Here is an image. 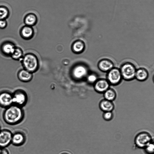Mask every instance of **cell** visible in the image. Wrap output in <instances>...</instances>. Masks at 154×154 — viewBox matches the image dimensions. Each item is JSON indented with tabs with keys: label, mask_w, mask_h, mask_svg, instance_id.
Returning a JSON list of instances; mask_svg holds the SVG:
<instances>
[{
	"label": "cell",
	"mask_w": 154,
	"mask_h": 154,
	"mask_svg": "<svg viewBox=\"0 0 154 154\" xmlns=\"http://www.w3.org/2000/svg\"><path fill=\"white\" fill-rule=\"evenodd\" d=\"M152 142L151 135L146 131H142L138 134L134 139L135 145L140 148L144 149Z\"/></svg>",
	"instance_id": "277c9868"
},
{
	"label": "cell",
	"mask_w": 154,
	"mask_h": 154,
	"mask_svg": "<svg viewBox=\"0 0 154 154\" xmlns=\"http://www.w3.org/2000/svg\"><path fill=\"white\" fill-rule=\"evenodd\" d=\"M10 11L6 6L0 5V20H7L10 15Z\"/></svg>",
	"instance_id": "44dd1931"
},
{
	"label": "cell",
	"mask_w": 154,
	"mask_h": 154,
	"mask_svg": "<svg viewBox=\"0 0 154 154\" xmlns=\"http://www.w3.org/2000/svg\"><path fill=\"white\" fill-rule=\"evenodd\" d=\"M122 79L127 81L135 79L137 68L132 63L127 61L123 63L119 68Z\"/></svg>",
	"instance_id": "7a4b0ae2"
},
{
	"label": "cell",
	"mask_w": 154,
	"mask_h": 154,
	"mask_svg": "<svg viewBox=\"0 0 154 154\" xmlns=\"http://www.w3.org/2000/svg\"><path fill=\"white\" fill-rule=\"evenodd\" d=\"M104 99L112 101L115 100L117 96L116 91L113 88H109L103 94Z\"/></svg>",
	"instance_id": "ffe728a7"
},
{
	"label": "cell",
	"mask_w": 154,
	"mask_h": 154,
	"mask_svg": "<svg viewBox=\"0 0 154 154\" xmlns=\"http://www.w3.org/2000/svg\"><path fill=\"white\" fill-rule=\"evenodd\" d=\"M85 47L84 44L81 41H77L73 44V48L75 52H79L83 51Z\"/></svg>",
	"instance_id": "603a6c76"
},
{
	"label": "cell",
	"mask_w": 154,
	"mask_h": 154,
	"mask_svg": "<svg viewBox=\"0 0 154 154\" xmlns=\"http://www.w3.org/2000/svg\"><path fill=\"white\" fill-rule=\"evenodd\" d=\"M95 91L100 94H103L110 87V85L105 78H99L93 85Z\"/></svg>",
	"instance_id": "30bf717a"
},
{
	"label": "cell",
	"mask_w": 154,
	"mask_h": 154,
	"mask_svg": "<svg viewBox=\"0 0 154 154\" xmlns=\"http://www.w3.org/2000/svg\"><path fill=\"white\" fill-rule=\"evenodd\" d=\"M12 99L13 104L22 107L26 104L28 97L25 91L19 89L12 93Z\"/></svg>",
	"instance_id": "8992f818"
},
{
	"label": "cell",
	"mask_w": 154,
	"mask_h": 154,
	"mask_svg": "<svg viewBox=\"0 0 154 154\" xmlns=\"http://www.w3.org/2000/svg\"><path fill=\"white\" fill-rule=\"evenodd\" d=\"M2 116L4 121L7 124L15 125L23 120L24 112L22 107L13 104L5 109Z\"/></svg>",
	"instance_id": "6da1fadb"
},
{
	"label": "cell",
	"mask_w": 154,
	"mask_h": 154,
	"mask_svg": "<svg viewBox=\"0 0 154 154\" xmlns=\"http://www.w3.org/2000/svg\"><path fill=\"white\" fill-rule=\"evenodd\" d=\"M23 21L25 25L32 26L36 24L37 18L35 14L29 13L25 16Z\"/></svg>",
	"instance_id": "ac0fdd59"
},
{
	"label": "cell",
	"mask_w": 154,
	"mask_h": 154,
	"mask_svg": "<svg viewBox=\"0 0 154 154\" xmlns=\"http://www.w3.org/2000/svg\"><path fill=\"white\" fill-rule=\"evenodd\" d=\"M17 76L19 80L23 82L29 81L32 77V73L23 68L18 70Z\"/></svg>",
	"instance_id": "2e32d148"
},
{
	"label": "cell",
	"mask_w": 154,
	"mask_h": 154,
	"mask_svg": "<svg viewBox=\"0 0 154 154\" xmlns=\"http://www.w3.org/2000/svg\"><path fill=\"white\" fill-rule=\"evenodd\" d=\"M154 146L152 142L148 145L144 149L148 154H153Z\"/></svg>",
	"instance_id": "d4e9b609"
},
{
	"label": "cell",
	"mask_w": 154,
	"mask_h": 154,
	"mask_svg": "<svg viewBox=\"0 0 154 154\" xmlns=\"http://www.w3.org/2000/svg\"><path fill=\"white\" fill-rule=\"evenodd\" d=\"M8 26V22L6 20H0V29H5Z\"/></svg>",
	"instance_id": "484cf974"
},
{
	"label": "cell",
	"mask_w": 154,
	"mask_h": 154,
	"mask_svg": "<svg viewBox=\"0 0 154 154\" xmlns=\"http://www.w3.org/2000/svg\"><path fill=\"white\" fill-rule=\"evenodd\" d=\"M19 34L23 39L27 40L31 38L33 34V30L31 26L25 25L20 29Z\"/></svg>",
	"instance_id": "5bb4252c"
},
{
	"label": "cell",
	"mask_w": 154,
	"mask_h": 154,
	"mask_svg": "<svg viewBox=\"0 0 154 154\" xmlns=\"http://www.w3.org/2000/svg\"><path fill=\"white\" fill-rule=\"evenodd\" d=\"M16 46L15 44L11 41H5L0 45V52L4 56L10 57Z\"/></svg>",
	"instance_id": "9c48e42d"
},
{
	"label": "cell",
	"mask_w": 154,
	"mask_h": 154,
	"mask_svg": "<svg viewBox=\"0 0 154 154\" xmlns=\"http://www.w3.org/2000/svg\"><path fill=\"white\" fill-rule=\"evenodd\" d=\"M103 119L106 121L111 120L113 117V114L112 111L104 112L102 115Z\"/></svg>",
	"instance_id": "cb8c5ba5"
},
{
	"label": "cell",
	"mask_w": 154,
	"mask_h": 154,
	"mask_svg": "<svg viewBox=\"0 0 154 154\" xmlns=\"http://www.w3.org/2000/svg\"><path fill=\"white\" fill-rule=\"evenodd\" d=\"M26 136L20 131H17L13 134L11 143L16 146H20L23 145L26 141Z\"/></svg>",
	"instance_id": "4fadbf2b"
},
{
	"label": "cell",
	"mask_w": 154,
	"mask_h": 154,
	"mask_svg": "<svg viewBox=\"0 0 154 154\" xmlns=\"http://www.w3.org/2000/svg\"><path fill=\"white\" fill-rule=\"evenodd\" d=\"M99 107L101 110L104 112L112 111L114 109L115 106L112 101L104 99L100 101Z\"/></svg>",
	"instance_id": "e0dca14e"
},
{
	"label": "cell",
	"mask_w": 154,
	"mask_h": 154,
	"mask_svg": "<svg viewBox=\"0 0 154 154\" xmlns=\"http://www.w3.org/2000/svg\"><path fill=\"white\" fill-rule=\"evenodd\" d=\"M87 82L93 85L99 78L97 74L94 72L89 73L86 77Z\"/></svg>",
	"instance_id": "7402d4cb"
},
{
	"label": "cell",
	"mask_w": 154,
	"mask_h": 154,
	"mask_svg": "<svg viewBox=\"0 0 154 154\" xmlns=\"http://www.w3.org/2000/svg\"><path fill=\"white\" fill-rule=\"evenodd\" d=\"M23 56V51L21 48L16 46L10 57L13 60L20 61Z\"/></svg>",
	"instance_id": "d6986e66"
},
{
	"label": "cell",
	"mask_w": 154,
	"mask_h": 154,
	"mask_svg": "<svg viewBox=\"0 0 154 154\" xmlns=\"http://www.w3.org/2000/svg\"><path fill=\"white\" fill-rule=\"evenodd\" d=\"M1 130V125H0V130Z\"/></svg>",
	"instance_id": "f1b7e54d"
},
{
	"label": "cell",
	"mask_w": 154,
	"mask_h": 154,
	"mask_svg": "<svg viewBox=\"0 0 154 154\" xmlns=\"http://www.w3.org/2000/svg\"><path fill=\"white\" fill-rule=\"evenodd\" d=\"M106 79L112 86L118 85L123 79L119 69L115 66L106 72Z\"/></svg>",
	"instance_id": "5b68a950"
},
{
	"label": "cell",
	"mask_w": 154,
	"mask_h": 154,
	"mask_svg": "<svg viewBox=\"0 0 154 154\" xmlns=\"http://www.w3.org/2000/svg\"><path fill=\"white\" fill-rule=\"evenodd\" d=\"M23 68L32 73L38 66V61L35 56L32 54L27 53L23 55L20 61Z\"/></svg>",
	"instance_id": "3957f363"
},
{
	"label": "cell",
	"mask_w": 154,
	"mask_h": 154,
	"mask_svg": "<svg viewBox=\"0 0 154 154\" xmlns=\"http://www.w3.org/2000/svg\"><path fill=\"white\" fill-rule=\"evenodd\" d=\"M13 133L8 129H1L0 131V147L6 148L11 143Z\"/></svg>",
	"instance_id": "ba28073f"
},
{
	"label": "cell",
	"mask_w": 154,
	"mask_h": 154,
	"mask_svg": "<svg viewBox=\"0 0 154 154\" xmlns=\"http://www.w3.org/2000/svg\"><path fill=\"white\" fill-rule=\"evenodd\" d=\"M98 69L104 72H107L114 66L113 62L110 59L104 58L100 60L98 62Z\"/></svg>",
	"instance_id": "8fae6325"
},
{
	"label": "cell",
	"mask_w": 154,
	"mask_h": 154,
	"mask_svg": "<svg viewBox=\"0 0 154 154\" xmlns=\"http://www.w3.org/2000/svg\"><path fill=\"white\" fill-rule=\"evenodd\" d=\"M0 154H9V152L6 148L0 147Z\"/></svg>",
	"instance_id": "4316f807"
},
{
	"label": "cell",
	"mask_w": 154,
	"mask_h": 154,
	"mask_svg": "<svg viewBox=\"0 0 154 154\" xmlns=\"http://www.w3.org/2000/svg\"><path fill=\"white\" fill-rule=\"evenodd\" d=\"M60 154H70L69 153L67 152H64L63 153H62Z\"/></svg>",
	"instance_id": "83f0119b"
},
{
	"label": "cell",
	"mask_w": 154,
	"mask_h": 154,
	"mask_svg": "<svg viewBox=\"0 0 154 154\" xmlns=\"http://www.w3.org/2000/svg\"><path fill=\"white\" fill-rule=\"evenodd\" d=\"M89 73L88 68L86 66L82 65L75 66L72 71L73 76L78 79L86 78Z\"/></svg>",
	"instance_id": "7c38bea8"
},
{
	"label": "cell",
	"mask_w": 154,
	"mask_h": 154,
	"mask_svg": "<svg viewBox=\"0 0 154 154\" xmlns=\"http://www.w3.org/2000/svg\"><path fill=\"white\" fill-rule=\"evenodd\" d=\"M149 73L147 70L144 67H140L137 69L135 79L140 82H144L148 78Z\"/></svg>",
	"instance_id": "9a60e30c"
},
{
	"label": "cell",
	"mask_w": 154,
	"mask_h": 154,
	"mask_svg": "<svg viewBox=\"0 0 154 154\" xmlns=\"http://www.w3.org/2000/svg\"><path fill=\"white\" fill-rule=\"evenodd\" d=\"M13 104L12 93L6 90L0 91V107L5 109Z\"/></svg>",
	"instance_id": "52a82bcc"
}]
</instances>
